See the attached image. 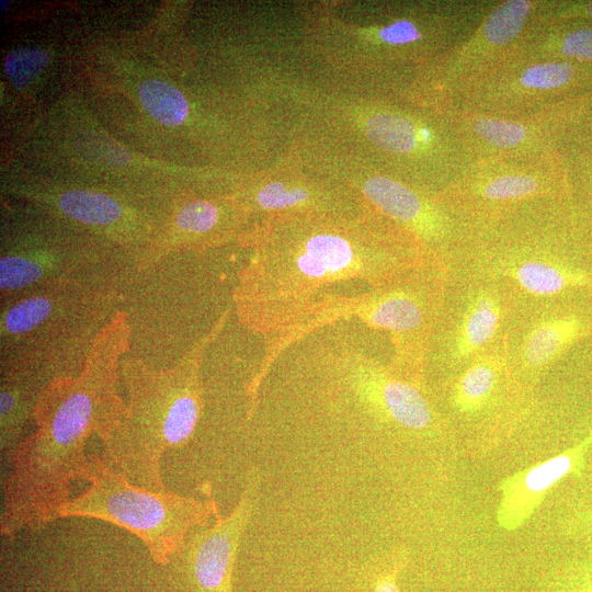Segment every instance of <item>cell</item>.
<instances>
[{
  "label": "cell",
  "instance_id": "ba28073f",
  "mask_svg": "<svg viewBox=\"0 0 592 592\" xmlns=\"http://www.w3.org/2000/svg\"><path fill=\"white\" fill-rule=\"evenodd\" d=\"M592 337V296L517 306L504 354L524 395L574 346Z\"/></svg>",
  "mask_w": 592,
  "mask_h": 592
},
{
  "label": "cell",
  "instance_id": "277c9868",
  "mask_svg": "<svg viewBox=\"0 0 592 592\" xmlns=\"http://www.w3.org/2000/svg\"><path fill=\"white\" fill-rule=\"evenodd\" d=\"M129 401L101 440L109 464L132 483L166 491L160 459L185 444L201 412L197 364L162 374L137 373L128 379Z\"/></svg>",
  "mask_w": 592,
  "mask_h": 592
},
{
  "label": "cell",
  "instance_id": "5bb4252c",
  "mask_svg": "<svg viewBox=\"0 0 592 592\" xmlns=\"http://www.w3.org/2000/svg\"><path fill=\"white\" fill-rule=\"evenodd\" d=\"M59 207L67 216L92 225L112 224L123 213L114 198L93 191H67L59 198Z\"/></svg>",
  "mask_w": 592,
  "mask_h": 592
},
{
  "label": "cell",
  "instance_id": "484cf974",
  "mask_svg": "<svg viewBox=\"0 0 592 592\" xmlns=\"http://www.w3.org/2000/svg\"><path fill=\"white\" fill-rule=\"evenodd\" d=\"M578 346L592 373V337L581 342ZM587 419L589 426L588 432H590L592 431V400H590L589 407L587 409Z\"/></svg>",
  "mask_w": 592,
  "mask_h": 592
},
{
  "label": "cell",
  "instance_id": "d6986e66",
  "mask_svg": "<svg viewBox=\"0 0 592 592\" xmlns=\"http://www.w3.org/2000/svg\"><path fill=\"white\" fill-rule=\"evenodd\" d=\"M49 53L41 48H18L4 59V70L11 83L24 89L49 62Z\"/></svg>",
  "mask_w": 592,
  "mask_h": 592
},
{
  "label": "cell",
  "instance_id": "603a6c76",
  "mask_svg": "<svg viewBox=\"0 0 592 592\" xmlns=\"http://www.w3.org/2000/svg\"><path fill=\"white\" fill-rule=\"evenodd\" d=\"M554 592H592V568L579 562L565 570Z\"/></svg>",
  "mask_w": 592,
  "mask_h": 592
},
{
  "label": "cell",
  "instance_id": "83f0119b",
  "mask_svg": "<svg viewBox=\"0 0 592 592\" xmlns=\"http://www.w3.org/2000/svg\"><path fill=\"white\" fill-rule=\"evenodd\" d=\"M581 12L584 13L587 16L592 18V2H589L587 5H584Z\"/></svg>",
  "mask_w": 592,
  "mask_h": 592
},
{
  "label": "cell",
  "instance_id": "2e32d148",
  "mask_svg": "<svg viewBox=\"0 0 592 592\" xmlns=\"http://www.w3.org/2000/svg\"><path fill=\"white\" fill-rule=\"evenodd\" d=\"M531 8L532 2L526 0H510L499 5L481 26L482 45L496 48L515 39L525 25Z\"/></svg>",
  "mask_w": 592,
  "mask_h": 592
},
{
  "label": "cell",
  "instance_id": "7402d4cb",
  "mask_svg": "<svg viewBox=\"0 0 592 592\" xmlns=\"http://www.w3.org/2000/svg\"><path fill=\"white\" fill-rule=\"evenodd\" d=\"M219 212L216 205L205 201L186 204L177 216L180 229L192 234L209 231L218 223Z\"/></svg>",
  "mask_w": 592,
  "mask_h": 592
},
{
  "label": "cell",
  "instance_id": "5b68a950",
  "mask_svg": "<svg viewBox=\"0 0 592 592\" xmlns=\"http://www.w3.org/2000/svg\"><path fill=\"white\" fill-rule=\"evenodd\" d=\"M447 273L439 264L424 262L363 293H335L287 330L284 340L291 343L330 322L356 318L372 330L389 333L390 365L397 372L422 379L424 351L442 305Z\"/></svg>",
  "mask_w": 592,
  "mask_h": 592
},
{
  "label": "cell",
  "instance_id": "8992f818",
  "mask_svg": "<svg viewBox=\"0 0 592 592\" xmlns=\"http://www.w3.org/2000/svg\"><path fill=\"white\" fill-rule=\"evenodd\" d=\"M78 479L89 487L69 499L59 516L91 517L119 526L137 536L158 563L168 562L189 532L204 525L216 510L212 500L206 503L140 488L95 454L88 455Z\"/></svg>",
  "mask_w": 592,
  "mask_h": 592
},
{
  "label": "cell",
  "instance_id": "6da1fadb",
  "mask_svg": "<svg viewBox=\"0 0 592 592\" xmlns=\"http://www.w3.org/2000/svg\"><path fill=\"white\" fill-rule=\"evenodd\" d=\"M124 409L112 358H92L79 376L59 377L48 385L34 414L35 431L9 460L2 487L3 536L36 531L60 517L70 482L87 462L88 439L92 433L104 439Z\"/></svg>",
  "mask_w": 592,
  "mask_h": 592
},
{
  "label": "cell",
  "instance_id": "4316f807",
  "mask_svg": "<svg viewBox=\"0 0 592 592\" xmlns=\"http://www.w3.org/2000/svg\"><path fill=\"white\" fill-rule=\"evenodd\" d=\"M580 208L592 234V194L589 196L584 205L580 206Z\"/></svg>",
  "mask_w": 592,
  "mask_h": 592
},
{
  "label": "cell",
  "instance_id": "f1b7e54d",
  "mask_svg": "<svg viewBox=\"0 0 592 592\" xmlns=\"http://www.w3.org/2000/svg\"><path fill=\"white\" fill-rule=\"evenodd\" d=\"M591 550H592V536H591ZM589 563H590V566H591V568H592V561L589 562Z\"/></svg>",
  "mask_w": 592,
  "mask_h": 592
},
{
  "label": "cell",
  "instance_id": "9a60e30c",
  "mask_svg": "<svg viewBox=\"0 0 592 592\" xmlns=\"http://www.w3.org/2000/svg\"><path fill=\"white\" fill-rule=\"evenodd\" d=\"M144 109L159 123L177 126L186 118V99L175 87L161 80H146L139 88Z\"/></svg>",
  "mask_w": 592,
  "mask_h": 592
},
{
  "label": "cell",
  "instance_id": "cb8c5ba5",
  "mask_svg": "<svg viewBox=\"0 0 592 592\" xmlns=\"http://www.w3.org/2000/svg\"><path fill=\"white\" fill-rule=\"evenodd\" d=\"M380 38L392 45L414 42L421 37L418 29L409 21H397L379 32Z\"/></svg>",
  "mask_w": 592,
  "mask_h": 592
},
{
  "label": "cell",
  "instance_id": "9c48e42d",
  "mask_svg": "<svg viewBox=\"0 0 592 592\" xmlns=\"http://www.w3.org/2000/svg\"><path fill=\"white\" fill-rule=\"evenodd\" d=\"M363 191L378 210L412 232L426 261L447 270L475 235V224L446 197L429 202L386 177L368 179Z\"/></svg>",
  "mask_w": 592,
  "mask_h": 592
},
{
  "label": "cell",
  "instance_id": "30bf717a",
  "mask_svg": "<svg viewBox=\"0 0 592 592\" xmlns=\"http://www.w3.org/2000/svg\"><path fill=\"white\" fill-rule=\"evenodd\" d=\"M447 412L465 423H510L525 395L515 383L504 350L485 354L457 371L424 384Z\"/></svg>",
  "mask_w": 592,
  "mask_h": 592
},
{
  "label": "cell",
  "instance_id": "44dd1931",
  "mask_svg": "<svg viewBox=\"0 0 592 592\" xmlns=\"http://www.w3.org/2000/svg\"><path fill=\"white\" fill-rule=\"evenodd\" d=\"M309 193L303 187H287L282 182H271L257 194L258 205L265 210L292 208L304 204Z\"/></svg>",
  "mask_w": 592,
  "mask_h": 592
},
{
  "label": "cell",
  "instance_id": "ffe728a7",
  "mask_svg": "<svg viewBox=\"0 0 592 592\" xmlns=\"http://www.w3.org/2000/svg\"><path fill=\"white\" fill-rule=\"evenodd\" d=\"M551 53L574 59L577 62L592 64V26L566 31L553 39Z\"/></svg>",
  "mask_w": 592,
  "mask_h": 592
},
{
  "label": "cell",
  "instance_id": "4fadbf2b",
  "mask_svg": "<svg viewBox=\"0 0 592 592\" xmlns=\"http://www.w3.org/2000/svg\"><path fill=\"white\" fill-rule=\"evenodd\" d=\"M573 60H547L525 66L511 79V88L526 95L558 92L578 84L587 71Z\"/></svg>",
  "mask_w": 592,
  "mask_h": 592
},
{
  "label": "cell",
  "instance_id": "8fae6325",
  "mask_svg": "<svg viewBox=\"0 0 592 592\" xmlns=\"http://www.w3.org/2000/svg\"><path fill=\"white\" fill-rule=\"evenodd\" d=\"M592 449V431L555 456L534 464L501 481L497 521L501 528L521 527L560 481L579 476Z\"/></svg>",
  "mask_w": 592,
  "mask_h": 592
},
{
  "label": "cell",
  "instance_id": "52a82bcc",
  "mask_svg": "<svg viewBox=\"0 0 592 592\" xmlns=\"http://www.w3.org/2000/svg\"><path fill=\"white\" fill-rule=\"evenodd\" d=\"M516 309V301L499 283L448 269L442 305L424 351L423 383L504 350Z\"/></svg>",
  "mask_w": 592,
  "mask_h": 592
},
{
  "label": "cell",
  "instance_id": "ac0fdd59",
  "mask_svg": "<svg viewBox=\"0 0 592 592\" xmlns=\"http://www.w3.org/2000/svg\"><path fill=\"white\" fill-rule=\"evenodd\" d=\"M369 139L385 150L406 153L417 146L414 126L402 116L389 113L376 114L366 123Z\"/></svg>",
  "mask_w": 592,
  "mask_h": 592
},
{
  "label": "cell",
  "instance_id": "e0dca14e",
  "mask_svg": "<svg viewBox=\"0 0 592 592\" xmlns=\"http://www.w3.org/2000/svg\"><path fill=\"white\" fill-rule=\"evenodd\" d=\"M473 135L490 148L513 150L530 143L534 127L530 124L491 116H477L469 122Z\"/></svg>",
  "mask_w": 592,
  "mask_h": 592
},
{
  "label": "cell",
  "instance_id": "7c38bea8",
  "mask_svg": "<svg viewBox=\"0 0 592 592\" xmlns=\"http://www.w3.org/2000/svg\"><path fill=\"white\" fill-rule=\"evenodd\" d=\"M248 513L246 499L224 519L216 511L214 526L200 533L193 543V576L202 592H230L235 555Z\"/></svg>",
  "mask_w": 592,
  "mask_h": 592
},
{
  "label": "cell",
  "instance_id": "7a4b0ae2",
  "mask_svg": "<svg viewBox=\"0 0 592 592\" xmlns=\"http://www.w3.org/2000/svg\"><path fill=\"white\" fill-rule=\"evenodd\" d=\"M449 269L499 283L517 306L592 296V234L568 198L542 202L477 227Z\"/></svg>",
  "mask_w": 592,
  "mask_h": 592
},
{
  "label": "cell",
  "instance_id": "3957f363",
  "mask_svg": "<svg viewBox=\"0 0 592 592\" xmlns=\"http://www.w3.org/2000/svg\"><path fill=\"white\" fill-rule=\"evenodd\" d=\"M424 262L412 242L360 248L340 234H314L292 251H267L251 260L240 277L239 314L252 330L274 337L335 294L337 284L360 281L376 287Z\"/></svg>",
  "mask_w": 592,
  "mask_h": 592
},
{
  "label": "cell",
  "instance_id": "d4e9b609",
  "mask_svg": "<svg viewBox=\"0 0 592 592\" xmlns=\"http://www.w3.org/2000/svg\"><path fill=\"white\" fill-rule=\"evenodd\" d=\"M398 568L379 577L373 588V592H400L396 577Z\"/></svg>",
  "mask_w": 592,
  "mask_h": 592
}]
</instances>
